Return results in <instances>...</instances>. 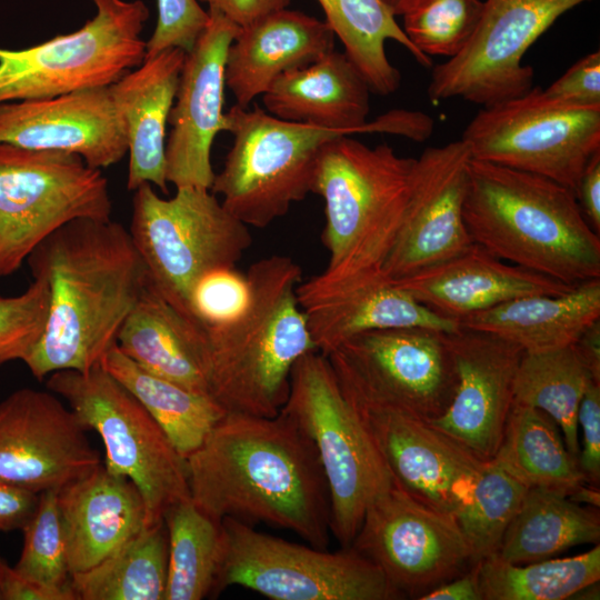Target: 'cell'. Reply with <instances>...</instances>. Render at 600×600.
Returning a JSON list of instances; mask_svg holds the SVG:
<instances>
[{
    "label": "cell",
    "instance_id": "1",
    "mask_svg": "<svg viewBox=\"0 0 600 600\" xmlns=\"http://www.w3.org/2000/svg\"><path fill=\"white\" fill-rule=\"evenodd\" d=\"M186 460L190 498L210 518L264 522L327 549V480L313 442L288 414L226 413Z\"/></svg>",
    "mask_w": 600,
    "mask_h": 600
},
{
    "label": "cell",
    "instance_id": "2",
    "mask_svg": "<svg viewBox=\"0 0 600 600\" xmlns=\"http://www.w3.org/2000/svg\"><path fill=\"white\" fill-rule=\"evenodd\" d=\"M27 262L48 283L49 313L22 362L38 380L100 366L149 281L129 230L112 219H76L42 240Z\"/></svg>",
    "mask_w": 600,
    "mask_h": 600
},
{
    "label": "cell",
    "instance_id": "3",
    "mask_svg": "<svg viewBox=\"0 0 600 600\" xmlns=\"http://www.w3.org/2000/svg\"><path fill=\"white\" fill-rule=\"evenodd\" d=\"M414 163L386 143L371 148L348 136L321 148L311 192L324 202L329 261L299 283L300 306L382 274L408 206Z\"/></svg>",
    "mask_w": 600,
    "mask_h": 600
},
{
    "label": "cell",
    "instance_id": "4",
    "mask_svg": "<svg viewBox=\"0 0 600 600\" xmlns=\"http://www.w3.org/2000/svg\"><path fill=\"white\" fill-rule=\"evenodd\" d=\"M463 220L496 257L577 284L600 278V238L576 193L542 176L471 159Z\"/></svg>",
    "mask_w": 600,
    "mask_h": 600
},
{
    "label": "cell",
    "instance_id": "5",
    "mask_svg": "<svg viewBox=\"0 0 600 600\" xmlns=\"http://www.w3.org/2000/svg\"><path fill=\"white\" fill-rule=\"evenodd\" d=\"M301 267L270 256L246 273L248 297L226 323L204 327L209 396L227 413L274 417L284 404L294 363L317 350L297 288Z\"/></svg>",
    "mask_w": 600,
    "mask_h": 600
},
{
    "label": "cell",
    "instance_id": "6",
    "mask_svg": "<svg viewBox=\"0 0 600 600\" xmlns=\"http://www.w3.org/2000/svg\"><path fill=\"white\" fill-rule=\"evenodd\" d=\"M280 411L313 442L329 489L331 533L350 547L369 506L394 481L326 356L314 350L294 363Z\"/></svg>",
    "mask_w": 600,
    "mask_h": 600
},
{
    "label": "cell",
    "instance_id": "7",
    "mask_svg": "<svg viewBox=\"0 0 600 600\" xmlns=\"http://www.w3.org/2000/svg\"><path fill=\"white\" fill-rule=\"evenodd\" d=\"M161 198L150 183L134 190L130 236L150 283L178 311L193 319L189 298L207 272L236 267L252 237L210 190L184 186ZM194 320V319H193Z\"/></svg>",
    "mask_w": 600,
    "mask_h": 600
},
{
    "label": "cell",
    "instance_id": "8",
    "mask_svg": "<svg viewBox=\"0 0 600 600\" xmlns=\"http://www.w3.org/2000/svg\"><path fill=\"white\" fill-rule=\"evenodd\" d=\"M47 388L63 398L87 430L101 438L103 464L139 489L147 526L163 521L174 503L190 499L186 458L140 401L101 364L87 371L60 370Z\"/></svg>",
    "mask_w": 600,
    "mask_h": 600
},
{
    "label": "cell",
    "instance_id": "9",
    "mask_svg": "<svg viewBox=\"0 0 600 600\" xmlns=\"http://www.w3.org/2000/svg\"><path fill=\"white\" fill-rule=\"evenodd\" d=\"M228 129L233 143L211 191L248 227L266 228L311 192L321 148L341 136L331 130L279 119L259 106H233Z\"/></svg>",
    "mask_w": 600,
    "mask_h": 600
},
{
    "label": "cell",
    "instance_id": "10",
    "mask_svg": "<svg viewBox=\"0 0 600 600\" xmlns=\"http://www.w3.org/2000/svg\"><path fill=\"white\" fill-rule=\"evenodd\" d=\"M222 552L211 596L239 586L272 600H396L382 570L353 547L329 552L222 521Z\"/></svg>",
    "mask_w": 600,
    "mask_h": 600
},
{
    "label": "cell",
    "instance_id": "11",
    "mask_svg": "<svg viewBox=\"0 0 600 600\" xmlns=\"http://www.w3.org/2000/svg\"><path fill=\"white\" fill-rule=\"evenodd\" d=\"M96 16L80 29L39 44L0 48V104L108 87L142 63V0H91Z\"/></svg>",
    "mask_w": 600,
    "mask_h": 600
},
{
    "label": "cell",
    "instance_id": "12",
    "mask_svg": "<svg viewBox=\"0 0 600 600\" xmlns=\"http://www.w3.org/2000/svg\"><path fill=\"white\" fill-rule=\"evenodd\" d=\"M108 180L72 153L0 143V278L66 223L110 220Z\"/></svg>",
    "mask_w": 600,
    "mask_h": 600
},
{
    "label": "cell",
    "instance_id": "13",
    "mask_svg": "<svg viewBox=\"0 0 600 600\" xmlns=\"http://www.w3.org/2000/svg\"><path fill=\"white\" fill-rule=\"evenodd\" d=\"M461 140L472 159L551 179L574 193L600 150V107L547 100L540 88L482 107Z\"/></svg>",
    "mask_w": 600,
    "mask_h": 600
},
{
    "label": "cell",
    "instance_id": "14",
    "mask_svg": "<svg viewBox=\"0 0 600 600\" xmlns=\"http://www.w3.org/2000/svg\"><path fill=\"white\" fill-rule=\"evenodd\" d=\"M446 332L372 330L326 356L343 393L430 422L444 413L457 387Z\"/></svg>",
    "mask_w": 600,
    "mask_h": 600
},
{
    "label": "cell",
    "instance_id": "15",
    "mask_svg": "<svg viewBox=\"0 0 600 600\" xmlns=\"http://www.w3.org/2000/svg\"><path fill=\"white\" fill-rule=\"evenodd\" d=\"M589 0H486L477 29L453 58L436 66L427 89L433 101L461 98L482 107L526 94L533 68L527 50L563 13Z\"/></svg>",
    "mask_w": 600,
    "mask_h": 600
},
{
    "label": "cell",
    "instance_id": "16",
    "mask_svg": "<svg viewBox=\"0 0 600 600\" xmlns=\"http://www.w3.org/2000/svg\"><path fill=\"white\" fill-rule=\"evenodd\" d=\"M351 547L373 561L403 599H420L476 564L457 519L396 482L369 506Z\"/></svg>",
    "mask_w": 600,
    "mask_h": 600
},
{
    "label": "cell",
    "instance_id": "17",
    "mask_svg": "<svg viewBox=\"0 0 600 600\" xmlns=\"http://www.w3.org/2000/svg\"><path fill=\"white\" fill-rule=\"evenodd\" d=\"M74 412L50 390L20 388L0 401V480L41 493L102 463Z\"/></svg>",
    "mask_w": 600,
    "mask_h": 600
},
{
    "label": "cell",
    "instance_id": "18",
    "mask_svg": "<svg viewBox=\"0 0 600 600\" xmlns=\"http://www.w3.org/2000/svg\"><path fill=\"white\" fill-rule=\"evenodd\" d=\"M343 394L401 489L454 518L468 506L487 461L427 421Z\"/></svg>",
    "mask_w": 600,
    "mask_h": 600
},
{
    "label": "cell",
    "instance_id": "19",
    "mask_svg": "<svg viewBox=\"0 0 600 600\" xmlns=\"http://www.w3.org/2000/svg\"><path fill=\"white\" fill-rule=\"evenodd\" d=\"M471 159L461 139L428 148L416 159L408 206L382 266L384 278H406L474 243L463 220Z\"/></svg>",
    "mask_w": 600,
    "mask_h": 600
},
{
    "label": "cell",
    "instance_id": "20",
    "mask_svg": "<svg viewBox=\"0 0 600 600\" xmlns=\"http://www.w3.org/2000/svg\"><path fill=\"white\" fill-rule=\"evenodd\" d=\"M187 52L168 123L166 178L176 188L211 189L214 171L211 149L216 136L228 129L223 112L227 52L240 27L219 11Z\"/></svg>",
    "mask_w": 600,
    "mask_h": 600
},
{
    "label": "cell",
    "instance_id": "21",
    "mask_svg": "<svg viewBox=\"0 0 600 600\" xmlns=\"http://www.w3.org/2000/svg\"><path fill=\"white\" fill-rule=\"evenodd\" d=\"M370 88L344 52L334 49L318 60L279 76L262 94L266 111L287 121L342 131L389 132L416 141L428 139L432 119L393 110L367 122Z\"/></svg>",
    "mask_w": 600,
    "mask_h": 600
},
{
    "label": "cell",
    "instance_id": "22",
    "mask_svg": "<svg viewBox=\"0 0 600 600\" xmlns=\"http://www.w3.org/2000/svg\"><path fill=\"white\" fill-rule=\"evenodd\" d=\"M444 338L457 387L444 413L428 423L489 461L503 437L523 351L493 334L461 327Z\"/></svg>",
    "mask_w": 600,
    "mask_h": 600
},
{
    "label": "cell",
    "instance_id": "23",
    "mask_svg": "<svg viewBox=\"0 0 600 600\" xmlns=\"http://www.w3.org/2000/svg\"><path fill=\"white\" fill-rule=\"evenodd\" d=\"M0 143L77 154L100 170L128 153L124 127L108 87L1 103Z\"/></svg>",
    "mask_w": 600,
    "mask_h": 600
},
{
    "label": "cell",
    "instance_id": "24",
    "mask_svg": "<svg viewBox=\"0 0 600 600\" xmlns=\"http://www.w3.org/2000/svg\"><path fill=\"white\" fill-rule=\"evenodd\" d=\"M391 282L431 311L458 322L514 298L562 294L574 286L507 263L477 243Z\"/></svg>",
    "mask_w": 600,
    "mask_h": 600
},
{
    "label": "cell",
    "instance_id": "25",
    "mask_svg": "<svg viewBox=\"0 0 600 600\" xmlns=\"http://www.w3.org/2000/svg\"><path fill=\"white\" fill-rule=\"evenodd\" d=\"M70 573L84 571L147 526L136 484L103 462L57 492Z\"/></svg>",
    "mask_w": 600,
    "mask_h": 600
},
{
    "label": "cell",
    "instance_id": "26",
    "mask_svg": "<svg viewBox=\"0 0 600 600\" xmlns=\"http://www.w3.org/2000/svg\"><path fill=\"white\" fill-rule=\"evenodd\" d=\"M187 52L168 48L108 86L123 123L129 153L127 189L143 183L168 193L167 123Z\"/></svg>",
    "mask_w": 600,
    "mask_h": 600
},
{
    "label": "cell",
    "instance_id": "27",
    "mask_svg": "<svg viewBox=\"0 0 600 600\" xmlns=\"http://www.w3.org/2000/svg\"><path fill=\"white\" fill-rule=\"evenodd\" d=\"M334 38L326 21L288 9L240 27L224 68L226 86L236 106L248 108L279 76L333 50Z\"/></svg>",
    "mask_w": 600,
    "mask_h": 600
},
{
    "label": "cell",
    "instance_id": "28",
    "mask_svg": "<svg viewBox=\"0 0 600 600\" xmlns=\"http://www.w3.org/2000/svg\"><path fill=\"white\" fill-rule=\"evenodd\" d=\"M116 343L146 371L209 394L204 327L171 306L150 281L122 323Z\"/></svg>",
    "mask_w": 600,
    "mask_h": 600
},
{
    "label": "cell",
    "instance_id": "29",
    "mask_svg": "<svg viewBox=\"0 0 600 600\" xmlns=\"http://www.w3.org/2000/svg\"><path fill=\"white\" fill-rule=\"evenodd\" d=\"M317 351L328 356L348 339L372 330L421 327L441 332L460 329L383 274L300 306Z\"/></svg>",
    "mask_w": 600,
    "mask_h": 600
},
{
    "label": "cell",
    "instance_id": "30",
    "mask_svg": "<svg viewBox=\"0 0 600 600\" xmlns=\"http://www.w3.org/2000/svg\"><path fill=\"white\" fill-rule=\"evenodd\" d=\"M600 319V278L574 284L562 294H532L511 299L459 320L461 328L507 340L523 352L573 344Z\"/></svg>",
    "mask_w": 600,
    "mask_h": 600
},
{
    "label": "cell",
    "instance_id": "31",
    "mask_svg": "<svg viewBox=\"0 0 600 600\" xmlns=\"http://www.w3.org/2000/svg\"><path fill=\"white\" fill-rule=\"evenodd\" d=\"M599 540V508L582 507L557 491L529 488L504 532L498 556L524 564Z\"/></svg>",
    "mask_w": 600,
    "mask_h": 600
},
{
    "label": "cell",
    "instance_id": "32",
    "mask_svg": "<svg viewBox=\"0 0 600 600\" xmlns=\"http://www.w3.org/2000/svg\"><path fill=\"white\" fill-rule=\"evenodd\" d=\"M527 488L569 496L587 482L578 460L543 411L513 402L501 443L491 460Z\"/></svg>",
    "mask_w": 600,
    "mask_h": 600
},
{
    "label": "cell",
    "instance_id": "33",
    "mask_svg": "<svg viewBox=\"0 0 600 600\" xmlns=\"http://www.w3.org/2000/svg\"><path fill=\"white\" fill-rule=\"evenodd\" d=\"M326 22L344 47V53L367 81L371 92L389 96L400 86L401 74L389 61L384 43L404 47L422 67L432 60L419 51L382 0H318Z\"/></svg>",
    "mask_w": 600,
    "mask_h": 600
},
{
    "label": "cell",
    "instance_id": "34",
    "mask_svg": "<svg viewBox=\"0 0 600 600\" xmlns=\"http://www.w3.org/2000/svg\"><path fill=\"white\" fill-rule=\"evenodd\" d=\"M100 364L140 401L184 458L203 442L227 413L209 394L146 371L117 343L107 351Z\"/></svg>",
    "mask_w": 600,
    "mask_h": 600
},
{
    "label": "cell",
    "instance_id": "35",
    "mask_svg": "<svg viewBox=\"0 0 600 600\" xmlns=\"http://www.w3.org/2000/svg\"><path fill=\"white\" fill-rule=\"evenodd\" d=\"M168 532L146 526L96 566L71 574L76 600H164Z\"/></svg>",
    "mask_w": 600,
    "mask_h": 600
},
{
    "label": "cell",
    "instance_id": "36",
    "mask_svg": "<svg viewBox=\"0 0 600 600\" xmlns=\"http://www.w3.org/2000/svg\"><path fill=\"white\" fill-rule=\"evenodd\" d=\"M592 380L573 344L523 352L514 378L513 402L547 413L561 428L569 453L578 460V410Z\"/></svg>",
    "mask_w": 600,
    "mask_h": 600
},
{
    "label": "cell",
    "instance_id": "37",
    "mask_svg": "<svg viewBox=\"0 0 600 600\" xmlns=\"http://www.w3.org/2000/svg\"><path fill=\"white\" fill-rule=\"evenodd\" d=\"M168 532L164 600H201L211 596L222 552V522L190 499L171 506L163 517Z\"/></svg>",
    "mask_w": 600,
    "mask_h": 600
},
{
    "label": "cell",
    "instance_id": "38",
    "mask_svg": "<svg viewBox=\"0 0 600 600\" xmlns=\"http://www.w3.org/2000/svg\"><path fill=\"white\" fill-rule=\"evenodd\" d=\"M483 600H563L600 580V546L579 556L516 564L498 554L479 562Z\"/></svg>",
    "mask_w": 600,
    "mask_h": 600
},
{
    "label": "cell",
    "instance_id": "39",
    "mask_svg": "<svg viewBox=\"0 0 600 600\" xmlns=\"http://www.w3.org/2000/svg\"><path fill=\"white\" fill-rule=\"evenodd\" d=\"M528 489L491 461L486 462L470 502L456 517L476 563L498 554Z\"/></svg>",
    "mask_w": 600,
    "mask_h": 600
},
{
    "label": "cell",
    "instance_id": "40",
    "mask_svg": "<svg viewBox=\"0 0 600 600\" xmlns=\"http://www.w3.org/2000/svg\"><path fill=\"white\" fill-rule=\"evenodd\" d=\"M58 490L39 494L36 511L22 528L23 546L14 571L44 588L76 600L70 586L67 546L57 498Z\"/></svg>",
    "mask_w": 600,
    "mask_h": 600
},
{
    "label": "cell",
    "instance_id": "41",
    "mask_svg": "<svg viewBox=\"0 0 600 600\" xmlns=\"http://www.w3.org/2000/svg\"><path fill=\"white\" fill-rule=\"evenodd\" d=\"M482 0H420L403 17V31L423 54L457 56L473 36Z\"/></svg>",
    "mask_w": 600,
    "mask_h": 600
},
{
    "label": "cell",
    "instance_id": "42",
    "mask_svg": "<svg viewBox=\"0 0 600 600\" xmlns=\"http://www.w3.org/2000/svg\"><path fill=\"white\" fill-rule=\"evenodd\" d=\"M49 313V287L41 277L18 296L0 297V367L23 359L42 338Z\"/></svg>",
    "mask_w": 600,
    "mask_h": 600
},
{
    "label": "cell",
    "instance_id": "43",
    "mask_svg": "<svg viewBox=\"0 0 600 600\" xmlns=\"http://www.w3.org/2000/svg\"><path fill=\"white\" fill-rule=\"evenodd\" d=\"M248 297V281L236 267H222L204 273L193 286L189 308L191 317L203 327L231 320Z\"/></svg>",
    "mask_w": 600,
    "mask_h": 600
},
{
    "label": "cell",
    "instance_id": "44",
    "mask_svg": "<svg viewBox=\"0 0 600 600\" xmlns=\"http://www.w3.org/2000/svg\"><path fill=\"white\" fill-rule=\"evenodd\" d=\"M158 19L150 39L146 41V56L168 48L189 52L204 30L209 13L198 0H157Z\"/></svg>",
    "mask_w": 600,
    "mask_h": 600
},
{
    "label": "cell",
    "instance_id": "45",
    "mask_svg": "<svg viewBox=\"0 0 600 600\" xmlns=\"http://www.w3.org/2000/svg\"><path fill=\"white\" fill-rule=\"evenodd\" d=\"M541 93L558 104L600 107V51L581 58Z\"/></svg>",
    "mask_w": 600,
    "mask_h": 600
},
{
    "label": "cell",
    "instance_id": "46",
    "mask_svg": "<svg viewBox=\"0 0 600 600\" xmlns=\"http://www.w3.org/2000/svg\"><path fill=\"white\" fill-rule=\"evenodd\" d=\"M578 426L582 430V448L578 466L587 483L600 482V383L592 380L581 399L578 410Z\"/></svg>",
    "mask_w": 600,
    "mask_h": 600
},
{
    "label": "cell",
    "instance_id": "47",
    "mask_svg": "<svg viewBox=\"0 0 600 600\" xmlns=\"http://www.w3.org/2000/svg\"><path fill=\"white\" fill-rule=\"evenodd\" d=\"M39 494L0 480V531L22 530L37 509Z\"/></svg>",
    "mask_w": 600,
    "mask_h": 600
},
{
    "label": "cell",
    "instance_id": "48",
    "mask_svg": "<svg viewBox=\"0 0 600 600\" xmlns=\"http://www.w3.org/2000/svg\"><path fill=\"white\" fill-rule=\"evenodd\" d=\"M219 11L239 27L247 26L271 12L286 9L290 0H198Z\"/></svg>",
    "mask_w": 600,
    "mask_h": 600
},
{
    "label": "cell",
    "instance_id": "49",
    "mask_svg": "<svg viewBox=\"0 0 600 600\" xmlns=\"http://www.w3.org/2000/svg\"><path fill=\"white\" fill-rule=\"evenodd\" d=\"M576 196L581 210L591 226L600 232V150L597 151L586 166L580 178Z\"/></svg>",
    "mask_w": 600,
    "mask_h": 600
},
{
    "label": "cell",
    "instance_id": "50",
    "mask_svg": "<svg viewBox=\"0 0 600 600\" xmlns=\"http://www.w3.org/2000/svg\"><path fill=\"white\" fill-rule=\"evenodd\" d=\"M419 600H483L479 562L460 576L428 591Z\"/></svg>",
    "mask_w": 600,
    "mask_h": 600
},
{
    "label": "cell",
    "instance_id": "51",
    "mask_svg": "<svg viewBox=\"0 0 600 600\" xmlns=\"http://www.w3.org/2000/svg\"><path fill=\"white\" fill-rule=\"evenodd\" d=\"M2 600H68L62 593L34 583L7 567L2 581Z\"/></svg>",
    "mask_w": 600,
    "mask_h": 600
},
{
    "label": "cell",
    "instance_id": "52",
    "mask_svg": "<svg viewBox=\"0 0 600 600\" xmlns=\"http://www.w3.org/2000/svg\"><path fill=\"white\" fill-rule=\"evenodd\" d=\"M573 346L582 364L600 383V319L589 324Z\"/></svg>",
    "mask_w": 600,
    "mask_h": 600
},
{
    "label": "cell",
    "instance_id": "53",
    "mask_svg": "<svg viewBox=\"0 0 600 600\" xmlns=\"http://www.w3.org/2000/svg\"><path fill=\"white\" fill-rule=\"evenodd\" d=\"M568 498L579 504H586L588 507L599 508L600 507V491L597 486L590 483H582L577 487Z\"/></svg>",
    "mask_w": 600,
    "mask_h": 600
},
{
    "label": "cell",
    "instance_id": "54",
    "mask_svg": "<svg viewBox=\"0 0 600 600\" xmlns=\"http://www.w3.org/2000/svg\"><path fill=\"white\" fill-rule=\"evenodd\" d=\"M394 16H402L420 0H382Z\"/></svg>",
    "mask_w": 600,
    "mask_h": 600
},
{
    "label": "cell",
    "instance_id": "55",
    "mask_svg": "<svg viewBox=\"0 0 600 600\" xmlns=\"http://www.w3.org/2000/svg\"><path fill=\"white\" fill-rule=\"evenodd\" d=\"M599 596H600L599 581H596V582H592V583L581 588L577 592H574L570 597V599L591 600V599H599L600 598Z\"/></svg>",
    "mask_w": 600,
    "mask_h": 600
},
{
    "label": "cell",
    "instance_id": "56",
    "mask_svg": "<svg viewBox=\"0 0 600 600\" xmlns=\"http://www.w3.org/2000/svg\"><path fill=\"white\" fill-rule=\"evenodd\" d=\"M7 567V562L0 557V600H2V581Z\"/></svg>",
    "mask_w": 600,
    "mask_h": 600
}]
</instances>
